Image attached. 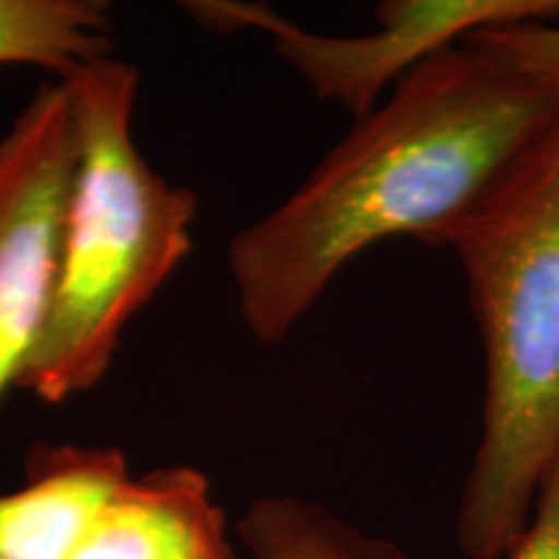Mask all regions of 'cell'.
I'll return each mask as SVG.
<instances>
[{
  "mask_svg": "<svg viewBox=\"0 0 559 559\" xmlns=\"http://www.w3.org/2000/svg\"><path fill=\"white\" fill-rule=\"evenodd\" d=\"M559 111V88L453 45L340 140L270 213L228 243L243 330L283 345L368 249L428 241Z\"/></svg>",
  "mask_w": 559,
  "mask_h": 559,
  "instance_id": "1",
  "label": "cell"
},
{
  "mask_svg": "<svg viewBox=\"0 0 559 559\" xmlns=\"http://www.w3.org/2000/svg\"><path fill=\"white\" fill-rule=\"evenodd\" d=\"M425 243L459 260L485 349L456 544L466 559H506L559 453V111Z\"/></svg>",
  "mask_w": 559,
  "mask_h": 559,
  "instance_id": "2",
  "label": "cell"
},
{
  "mask_svg": "<svg viewBox=\"0 0 559 559\" xmlns=\"http://www.w3.org/2000/svg\"><path fill=\"white\" fill-rule=\"evenodd\" d=\"M75 166L52 311L19 389L62 404L109 373L130 321L192 251L200 200L171 185L132 135L140 73L102 58L68 73Z\"/></svg>",
  "mask_w": 559,
  "mask_h": 559,
  "instance_id": "3",
  "label": "cell"
},
{
  "mask_svg": "<svg viewBox=\"0 0 559 559\" xmlns=\"http://www.w3.org/2000/svg\"><path fill=\"white\" fill-rule=\"evenodd\" d=\"M185 11L213 32H264L319 102L360 120L438 52L489 26L559 19V0H383L376 29L362 34L309 32L270 5L241 0H198Z\"/></svg>",
  "mask_w": 559,
  "mask_h": 559,
  "instance_id": "4",
  "label": "cell"
},
{
  "mask_svg": "<svg viewBox=\"0 0 559 559\" xmlns=\"http://www.w3.org/2000/svg\"><path fill=\"white\" fill-rule=\"evenodd\" d=\"M73 166L70 94L41 83L0 138V404L50 319Z\"/></svg>",
  "mask_w": 559,
  "mask_h": 559,
  "instance_id": "5",
  "label": "cell"
},
{
  "mask_svg": "<svg viewBox=\"0 0 559 559\" xmlns=\"http://www.w3.org/2000/svg\"><path fill=\"white\" fill-rule=\"evenodd\" d=\"M70 559H243L207 474L164 466L130 477L99 510Z\"/></svg>",
  "mask_w": 559,
  "mask_h": 559,
  "instance_id": "6",
  "label": "cell"
},
{
  "mask_svg": "<svg viewBox=\"0 0 559 559\" xmlns=\"http://www.w3.org/2000/svg\"><path fill=\"white\" fill-rule=\"evenodd\" d=\"M128 477L111 445H34L24 485L0 495V559H70Z\"/></svg>",
  "mask_w": 559,
  "mask_h": 559,
  "instance_id": "7",
  "label": "cell"
},
{
  "mask_svg": "<svg viewBox=\"0 0 559 559\" xmlns=\"http://www.w3.org/2000/svg\"><path fill=\"white\" fill-rule=\"evenodd\" d=\"M236 539L247 559H407L396 542L296 495L251 502L236 521Z\"/></svg>",
  "mask_w": 559,
  "mask_h": 559,
  "instance_id": "8",
  "label": "cell"
},
{
  "mask_svg": "<svg viewBox=\"0 0 559 559\" xmlns=\"http://www.w3.org/2000/svg\"><path fill=\"white\" fill-rule=\"evenodd\" d=\"M111 55V13L99 0H0V66H37L60 79Z\"/></svg>",
  "mask_w": 559,
  "mask_h": 559,
  "instance_id": "9",
  "label": "cell"
},
{
  "mask_svg": "<svg viewBox=\"0 0 559 559\" xmlns=\"http://www.w3.org/2000/svg\"><path fill=\"white\" fill-rule=\"evenodd\" d=\"M464 45L515 73L559 88V19L489 26L466 37Z\"/></svg>",
  "mask_w": 559,
  "mask_h": 559,
  "instance_id": "10",
  "label": "cell"
},
{
  "mask_svg": "<svg viewBox=\"0 0 559 559\" xmlns=\"http://www.w3.org/2000/svg\"><path fill=\"white\" fill-rule=\"evenodd\" d=\"M506 559H559V453L542 481L526 528Z\"/></svg>",
  "mask_w": 559,
  "mask_h": 559,
  "instance_id": "11",
  "label": "cell"
}]
</instances>
